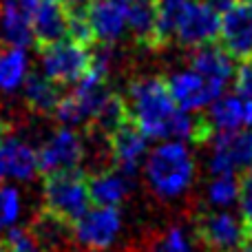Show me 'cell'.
<instances>
[{
  "label": "cell",
  "instance_id": "1",
  "mask_svg": "<svg viewBox=\"0 0 252 252\" xmlns=\"http://www.w3.org/2000/svg\"><path fill=\"white\" fill-rule=\"evenodd\" d=\"M124 104L128 120L148 139H182L206 142L215 135L206 115H190L175 104L166 78L142 75L126 89Z\"/></svg>",
  "mask_w": 252,
  "mask_h": 252
},
{
  "label": "cell",
  "instance_id": "2",
  "mask_svg": "<svg viewBox=\"0 0 252 252\" xmlns=\"http://www.w3.org/2000/svg\"><path fill=\"white\" fill-rule=\"evenodd\" d=\"M146 155L148 157L144 161V175H146L153 195L170 201L182 197L192 186L195 157L182 139L161 142Z\"/></svg>",
  "mask_w": 252,
  "mask_h": 252
},
{
  "label": "cell",
  "instance_id": "3",
  "mask_svg": "<svg viewBox=\"0 0 252 252\" xmlns=\"http://www.w3.org/2000/svg\"><path fill=\"white\" fill-rule=\"evenodd\" d=\"M87 175L80 168L47 173L42 182V208L64 221L73 223L89 210Z\"/></svg>",
  "mask_w": 252,
  "mask_h": 252
},
{
  "label": "cell",
  "instance_id": "4",
  "mask_svg": "<svg viewBox=\"0 0 252 252\" xmlns=\"http://www.w3.org/2000/svg\"><path fill=\"white\" fill-rule=\"evenodd\" d=\"M42 73L56 84H75L91 69V47L71 38H62L40 49Z\"/></svg>",
  "mask_w": 252,
  "mask_h": 252
},
{
  "label": "cell",
  "instance_id": "5",
  "mask_svg": "<svg viewBox=\"0 0 252 252\" xmlns=\"http://www.w3.org/2000/svg\"><path fill=\"white\" fill-rule=\"evenodd\" d=\"M35 153H38V170L47 175L56 170L78 168L87 155V144L73 126H60L44 139Z\"/></svg>",
  "mask_w": 252,
  "mask_h": 252
},
{
  "label": "cell",
  "instance_id": "6",
  "mask_svg": "<svg viewBox=\"0 0 252 252\" xmlns=\"http://www.w3.org/2000/svg\"><path fill=\"white\" fill-rule=\"evenodd\" d=\"M122 232V215L115 206H97L73 221V239L87 250H106Z\"/></svg>",
  "mask_w": 252,
  "mask_h": 252
},
{
  "label": "cell",
  "instance_id": "7",
  "mask_svg": "<svg viewBox=\"0 0 252 252\" xmlns=\"http://www.w3.org/2000/svg\"><path fill=\"white\" fill-rule=\"evenodd\" d=\"M195 235L206 252H237L244 239V226L230 213L201 210L195 217Z\"/></svg>",
  "mask_w": 252,
  "mask_h": 252
},
{
  "label": "cell",
  "instance_id": "8",
  "mask_svg": "<svg viewBox=\"0 0 252 252\" xmlns=\"http://www.w3.org/2000/svg\"><path fill=\"white\" fill-rule=\"evenodd\" d=\"M166 84H168V91L173 95L175 104L184 111H190V113L210 106L226 89L223 84L192 71L190 66L170 73L166 78Z\"/></svg>",
  "mask_w": 252,
  "mask_h": 252
},
{
  "label": "cell",
  "instance_id": "9",
  "mask_svg": "<svg viewBox=\"0 0 252 252\" xmlns=\"http://www.w3.org/2000/svg\"><path fill=\"white\" fill-rule=\"evenodd\" d=\"M208 170L213 175H235L252 166V128L213 135Z\"/></svg>",
  "mask_w": 252,
  "mask_h": 252
},
{
  "label": "cell",
  "instance_id": "10",
  "mask_svg": "<svg viewBox=\"0 0 252 252\" xmlns=\"http://www.w3.org/2000/svg\"><path fill=\"white\" fill-rule=\"evenodd\" d=\"M219 40L232 60H252V2H235L221 11Z\"/></svg>",
  "mask_w": 252,
  "mask_h": 252
},
{
  "label": "cell",
  "instance_id": "11",
  "mask_svg": "<svg viewBox=\"0 0 252 252\" xmlns=\"http://www.w3.org/2000/svg\"><path fill=\"white\" fill-rule=\"evenodd\" d=\"M109 137V151H111V166L122 170L128 177H135L142 166L144 157L148 153V137L137 128L133 122L120 124Z\"/></svg>",
  "mask_w": 252,
  "mask_h": 252
},
{
  "label": "cell",
  "instance_id": "12",
  "mask_svg": "<svg viewBox=\"0 0 252 252\" xmlns=\"http://www.w3.org/2000/svg\"><path fill=\"white\" fill-rule=\"evenodd\" d=\"M84 13H87L95 44L113 47L126 33L124 4L118 0H84Z\"/></svg>",
  "mask_w": 252,
  "mask_h": 252
},
{
  "label": "cell",
  "instance_id": "13",
  "mask_svg": "<svg viewBox=\"0 0 252 252\" xmlns=\"http://www.w3.org/2000/svg\"><path fill=\"white\" fill-rule=\"evenodd\" d=\"M31 35L38 49L69 35V4L60 0H38L31 13Z\"/></svg>",
  "mask_w": 252,
  "mask_h": 252
},
{
  "label": "cell",
  "instance_id": "14",
  "mask_svg": "<svg viewBox=\"0 0 252 252\" xmlns=\"http://www.w3.org/2000/svg\"><path fill=\"white\" fill-rule=\"evenodd\" d=\"M38 173V153L29 142L9 133L0 144V182H31Z\"/></svg>",
  "mask_w": 252,
  "mask_h": 252
},
{
  "label": "cell",
  "instance_id": "15",
  "mask_svg": "<svg viewBox=\"0 0 252 252\" xmlns=\"http://www.w3.org/2000/svg\"><path fill=\"white\" fill-rule=\"evenodd\" d=\"M38 0H0V38L9 47H29L31 13Z\"/></svg>",
  "mask_w": 252,
  "mask_h": 252
},
{
  "label": "cell",
  "instance_id": "16",
  "mask_svg": "<svg viewBox=\"0 0 252 252\" xmlns=\"http://www.w3.org/2000/svg\"><path fill=\"white\" fill-rule=\"evenodd\" d=\"M126 31H130L133 42L142 49H161L157 31V4L155 0H126Z\"/></svg>",
  "mask_w": 252,
  "mask_h": 252
},
{
  "label": "cell",
  "instance_id": "17",
  "mask_svg": "<svg viewBox=\"0 0 252 252\" xmlns=\"http://www.w3.org/2000/svg\"><path fill=\"white\" fill-rule=\"evenodd\" d=\"M89 199L95 206H115L130 195L133 190V177L124 175L118 168H100L87 179Z\"/></svg>",
  "mask_w": 252,
  "mask_h": 252
},
{
  "label": "cell",
  "instance_id": "18",
  "mask_svg": "<svg viewBox=\"0 0 252 252\" xmlns=\"http://www.w3.org/2000/svg\"><path fill=\"white\" fill-rule=\"evenodd\" d=\"M29 232L44 252H69V246L75 241L73 223L47 213L44 208L33 217Z\"/></svg>",
  "mask_w": 252,
  "mask_h": 252
},
{
  "label": "cell",
  "instance_id": "19",
  "mask_svg": "<svg viewBox=\"0 0 252 252\" xmlns=\"http://www.w3.org/2000/svg\"><path fill=\"white\" fill-rule=\"evenodd\" d=\"M188 66H190L192 71H197V73L223 84V87H226L228 80L235 75L232 58L228 56L221 47H215L213 42L190 49V53H188Z\"/></svg>",
  "mask_w": 252,
  "mask_h": 252
},
{
  "label": "cell",
  "instance_id": "20",
  "mask_svg": "<svg viewBox=\"0 0 252 252\" xmlns=\"http://www.w3.org/2000/svg\"><path fill=\"white\" fill-rule=\"evenodd\" d=\"M210 128L215 133H232V130H241V128H252L250 118L246 104L239 97L232 93V95H219L217 100L210 104L208 113H206Z\"/></svg>",
  "mask_w": 252,
  "mask_h": 252
},
{
  "label": "cell",
  "instance_id": "21",
  "mask_svg": "<svg viewBox=\"0 0 252 252\" xmlns=\"http://www.w3.org/2000/svg\"><path fill=\"white\" fill-rule=\"evenodd\" d=\"M22 95H25V104L33 113L51 115L56 111L58 102H60L62 93H60V84L49 80L40 71V73H27L25 82H22Z\"/></svg>",
  "mask_w": 252,
  "mask_h": 252
},
{
  "label": "cell",
  "instance_id": "22",
  "mask_svg": "<svg viewBox=\"0 0 252 252\" xmlns=\"http://www.w3.org/2000/svg\"><path fill=\"white\" fill-rule=\"evenodd\" d=\"M29 73V56L25 47L0 49V93H13L22 87Z\"/></svg>",
  "mask_w": 252,
  "mask_h": 252
},
{
  "label": "cell",
  "instance_id": "23",
  "mask_svg": "<svg viewBox=\"0 0 252 252\" xmlns=\"http://www.w3.org/2000/svg\"><path fill=\"white\" fill-rule=\"evenodd\" d=\"M206 197L215 208H230L239 197V179L235 175H215L206 188Z\"/></svg>",
  "mask_w": 252,
  "mask_h": 252
},
{
  "label": "cell",
  "instance_id": "24",
  "mask_svg": "<svg viewBox=\"0 0 252 252\" xmlns=\"http://www.w3.org/2000/svg\"><path fill=\"white\" fill-rule=\"evenodd\" d=\"M22 213V197L16 186L0 182V232H7L16 226Z\"/></svg>",
  "mask_w": 252,
  "mask_h": 252
},
{
  "label": "cell",
  "instance_id": "25",
  "mask_svg": "<svg viewBox=\"0 0 252 252\" xmlns=\"http://www.w3.org/2000/svg\"><path fill=\"white\" fill-rule=\"evenodd\" d=\"M235 95L246 104L252 126V60H244L235 71Z\"/></svg>",
  "mask_w": 252,
  "mask_h": 252
},
{
  "label": "cell",
  "instance_id": "26",
  "mask_svg": "<svg viewBox=\"0 0 252 252\" xmlns=\"http://www.w3.org/2000/svg\"><path fill=\"white\" fill-rule=\"evenodd\" d=\"M239 206H241V226L244 232L252 235V166L244 170L239 179Z\"/></svg>",
  "mask_w": 252,
  "mask_h": 252
},
{
  "label": "cell",
  "instance_id": "27",
  "mask_svg": "<svg viewBox=\"0 0 252 252\" xmlns=\"http://www.w3.org/2000/svg\"><path fill=\"white\" fill-rule=\"evenodd\" d=\"M7 244L11 246L13 252H44L38 246V241L33 239V235L29 232V228H20V226H13L7 230Z\"/></svg>",
  "mask_w": 252,
  "mask_h": 252
},
{
  "label": "cell",
  "instance_id": "28",
  "mask_svg": "<svg viewBox=\"0 0 252 252\" xmlns=\"http://www.w3.org/2000/svg\"><path fill=\"white\" fill-rule=\"evenodd\" d=\"M204 2H206V4H210L213 9H217V11L221 13V11H226V9H230L232 4L237 2V0H204Z\"/></svg>",
  "mask_w": 252,
  "mask_h": 252
},
{
  "label": "cell",
  "instance_id": "29",
  "mask_svg": "<svg viewBox=\"0 0 252 252\" xmlns=\"http://www.w3.org/2000/svg\"><path fill=\"white\" fill-rule=\"evenodd\" d=\"M237 252H252V235L250 232H244V239H241Z\"/></svg>",
  "mask_w": 252,
  "mask_h": 252
},
{
  "label": "cell",
  "instance_id": "30",
  "mask_svg": "<svg viewBox=\"0 0 252 252\" xmlns=\"http://www.w3.org/2000/svg\"><path fill=\"white\" fill-rule=\"evenodd\" d=\"M151 252H175V250H170L168 246H164L161 241H157V246H155V248H153Z\"/></svg>",
  "mask_w": 252,
  "mask_h": 252
},
{
  "label": "cell",
  "instance_id": "31",
  "mask_svg": "<svg viewBox=\"0 0 252 252\" xmlns=\"http://www.w3.org/2000/svg\"><path fill=\"white\" fill-rule=\"evenodd\" d=\"M0 252H13L11 246L7 244V239H0Z\"/></svg>",
  "mask_w": 252,
  "mask_h": 252
},
{
  "label": "cell",
  "instance_id": "32",
  "mask_svg": "<svg viewBox=\"0 0 252 252\" xmlns=\"http://www.w3.org/2000/svg\"><path fill=\"white\" fill-rule=\"evenodd\" d=\"M60 2H64V4H75V2H84V0H60Z\"/></svg>",
  "mask_w": 252,
  "mask_h": 252
},
{
  "label": "cell",
  "instance_id": "33",
  "mask_svg": "<svg viewBox=\"0 0 252 252\" xmlns=\"http://www.w3.org/2000/svg\"><path fill=\"white\" fill-rule=\"evenodd\" d=\"M246 2H252V0H246Z\"/></svg>",
  "mask_w": 252,
  "mask_h": 252
}]
</instances>
